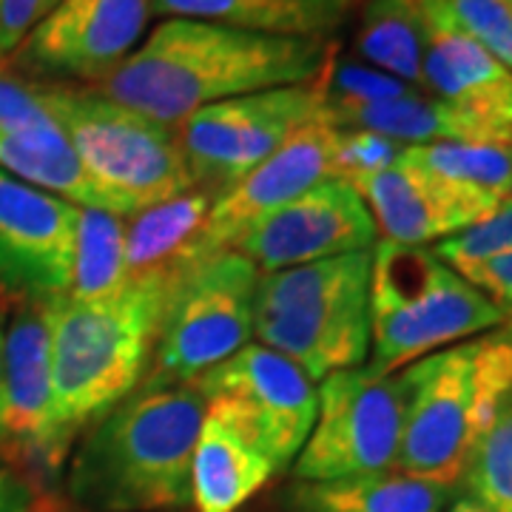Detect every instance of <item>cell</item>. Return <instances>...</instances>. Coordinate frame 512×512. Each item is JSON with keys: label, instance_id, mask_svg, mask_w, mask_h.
I'll list each match as a JSON object with an SVG mask.
<instances>
[{"label": "cell", "instance_id": "1", "mask_svg": "<svg viewBox=\"0 0 512 512\" xmlns=\"http://www.w3.org/2000/svg\"><path fill=\"white\" fill-rule=\"evenodd\" d=\"M333 57V37L265 35L208 20L163 18L97 92L177 126L222 100L319 83Z\"/></svg>", "mask_w": 512, "mask_h": 512}, {"label": "cell", "instance_id": "2", "mask_svg": "<svg viewBox=\"0 0 512 512\" xmlns=\"http://www.w3.org/2000/svg\"><path fill=\"white\" fill-rule=\"evenodd\" d=\"M205 402L191 382L140 384L94 421L69 453L77 512H185Z\"/></svg>", "mask_w": 512, "mask_h": 512}, {"label": "cell", "instance_id": "3", "mask_svg": "<svg viewBox=\"0 0 512 512\" xmlns=\"http://www.w3.org/2000/svg\"><path fill=\"white\" fill-rule=\"evenodd\" d=\"M168 299L157 285H126L103 299L49 302L55 424L69 453L80 433L143 384Z\"/></svg>", "mask_w": 512, "mask_h": 512}, {"label": "cell", "instance_id": "4", "mask_svg": "<svg viewBox=\"0 0 512 512\" xmlns=\"http://www.w3.org/2000/svg\"><path fill=\"white\" fill-rule=\"evenodd\" d=\"M404 390L396 467L458 490L478 439L512 387V319L399 370Z\"/></svg>", "mask_w": 512, "mask_h": 512}, {"label": "cell", "instance_id": "5", "mask_svg": "<svg viewBox=\"0 0 512 512\" xmlns=\"http://www.w3.org/2000/svg\"><path fill=\"white\" fill-rule=\"evenodd\" d=\"M507 313L427 245L379 239L370 265L367 367L393 376L436 350L501 328Z\"/></svg>", "mask_w": 512, "mask_h": 512}, {"label": "cell", "instance_id": "6", "mask_svg": "<svg viewBox=\"0 0 512 512\" xmlns=\"http://www.w3.org/2000/svg\"><path fill=\"white\" fill-rule=\"evenodd\" d=\"M373 251L319 259L259 276L254 336L313 384L367 365Z\"/></svg>", "mask_w": 512, "mask_h": 512}, {"label": "cell", "instance_id": "7", "mask_svg": "<svg viewBox=\"0 0 512 512\" xmlns=\"http://www.w3.org/2000/svg\"><path fill=\"white\" fill-rule=\"evenodd\" d=\"M40 94L117 217L128 220L200 188L174 126L126 109L97 89L40 83Z\"/></svg>", "mask_w": 512, "mask_h": 512}, {"label": "cell", "instance_id": "8", "mask_svg": "<svg viewBox=\"0 0 512 512\" xmlns=\"http://www.w3.org/2000/svg\"><path fill=\"white\" fill-rule=\"evenodd\" d=\"M259 271L237 251L214 256L171 293L143 384L194 382L254 339Z\"/></svg>", "mask_w": 512, "mask_h": 512}, {"label": "cell", "instance_id": "9", "mask_svg": "<svg viewBox=\"0 0 512 512\" xmlns=\"http://www.w3.org/2000/svg\"><path fill=\"white\" fill-rule=\"evenodd\" d=\"M205 413L274 464L291 467L316 421V384L271 348L251 342L194 379Z\"/></svg>", "mask_w": 512, "mask_h": 512}, {"label": "cell", "instance_id": "10", "mask_svg": "<svg viewBox=\"0 0 512 512\" xmlns=\"http://www.w3.org/2000/svg\"><path fill=\"white\" fill-rule=\"evenodd\" d=\"M404 390L399 373L370 367L330 373L316 387V421L291 464L293 481H333L396 467Z\"/></svg>", "mask_w": 512, "mask_h": 512}, {"label": "cell", "instance_id": "11", "mask_svg": "<svg viewBox=\"0 0 512 512\" xmlns=\"http://www.w3.org/2000/svg\"><path fill=\"white\" fill-rule=\"evenodd\" d=\"M322 120H328L325 92L322 83H311L222 100L194 111L174 131L197 185L217 197L265 163L299 128Z\"/></svg>", "mask_w": 512, "mask_h": 512}, {"label": "cell", "instance_id": "12", "mask_svg": "<svg viewBox=\"0 0 512 512\" xmlns=\"http://www.w3.org/2000/svg\"><path fill=\"white\" fill-rule=\"evenodd\" d=\"M151 18L148 0H57L0 66L32 83L97 89L137 52Z\"/></svg>", "mask_w": 512, "mask_h": 512}, {"label": "cell", "instance_id": "13", "mask_svg": "<svg viewBox=\"0 0 512 512\" xmlns=\"http://www.w3.org/2000/svg\"><path fill=\"white\" fill-rule=\"evenodd\" d=\"M0 450L9 464L57 473L69 450L57 436L49 302H20L3 330Z\"/></svg>", "mask_w": 512, "mask_h": 512}, {"label": "cell", "instance_id": "14", "mask_svg": "<svg viewBox=\"0 0 512 512\" xmlns=\"http://www.w3.org/2000/svg\"><path fill=\"white\" fill-rule=\"evenodd\" d=\"M376 242L379 231L362 194L345 180L328 177L256 222L234 251L259 274H274L319 259L373 251Z\"/></svg>", "mask_w": 512, "mask_h": 512}, {"label": "cell", "instance_id": "15", "mask_svg": "<svg viewBox=\"0 0 512 512\" xmlns=\"http://www.w3.org/2000/svg\"><path fill=\"white\" fill-rule=\"evenodd\" d=\"M80 208L0 168V288L23 302L69 293Z\"/></svg>", "mask_w": 512, "mask_h": 512}, {"label": "cell", "instance_id": "16", "mask_svg": "<svg viewBox=\"0 0 512 512\" xmlns=\"http://www.w3.org/2000/svg\"><path fill=\"white\" fill-rule=\"evenodd\" d=\"M333 140L336 126L322 120L299 128L285 146H279L239 183L214 197L205 225V245L211 256L228 254L256 222L305 194L316 183L333 177Z\"/></svg>", "mask_w": 512, "mask_h": 512}, {"label": "cell", "instance_id": "17", "mask_svg": "<svg viewBox=\"0 0 512 512\" xmlns=\"http://www.w3.org/2000/svg\"><path fill=\"white\" fill-rule=\"evenodd\" d=\"M214 194L194 188L126 220L128 285H157L168 296L214 256L205 245Z\"/></svg>", "mask_w": 512, "mask_h": 512}, {"label": "cell", "instance_id": "18", "mask_svg": "<svg viewBox=\"0 0 512 512\" xmlns=\"http://www.w3.org/2000/svg\"><path fill=\"white\" fill-rule=\"evenodd\" d=\"M421 89L473 114L512 143V72L476 40L427 23Z\"/></svg>", "mask_w": 512, "mask_h": 512}, {"label": "cell", "instance_id": "19", "mask_svg": "<svg viewBox=\"0 0 512 512\" xmlns=\"http://www.w3.org/2000/svg\"><path fill=\"white\" fill-rule=\"evenodd\" d=\"M362 194L376 231L396 245L441 242L476 225L473 214L461 208L433 177L402 157L390 168L353 180Z\"/></svg>", "mask_w": 512, "mask_h": 512}, {"label": "cell", "instance_id": "20", "mask_svg": "<svg viewBox=\"0 0 512 512\" xmlns=\"http://www.w3.org/2000/svg\"><path fill=\"white\" fill-rule=\"evenodd\" d=\"M328 103V100H325ZM328 120L339 128H365L402 146L427 143H501L487 123L421 89L376 103H328Z\"/></svg>", "mask_w": 512, "mask_h": 512}, {"label": "cell", "instance_id": "21", "mask_svg": "<svg viewBox=\"0 0 512 512\" xmlns=\"http://www.w3.org/2000/svg\"><path fill=\"white\" fill-rule=\"evenodd\" d=\"M362 0H148L154 18H191L265 35L333 37Z\"/></svg>", "mask_w": 512, "mask_h": 512}, {"label": "cell", "instance_id": "22", "mask_svg": "<svg viewBox=\"0 0 512 512\" xmlns=\"http://www.w3.org/2000/svg\"><path fill=\"white\" fill-rule=\"evenodd\" d=\"M274 473V464L259 450L205 413L191 456V510L237 512Z\"/></svg>", "mask_w": 512, "mask_h": 512}, {"label": "cell", "instance_id": "23", "mask_svg": "<svg viewBox=\"0 0 512 512\" xmlns=\"http://www.w3.org/2000/svg\"><path fill=\"white\" fill-rule=\"evenodd\" d=\"M450 487L399 470L333 481H293L285 490L288 512H444L453 501Z\"/></svg>", "mask_w": 512, "mask_h": 512}, {"label": "cell", "instance_id": "24", "mask_svg": "<svg viewBox=\"0 0 512 512\" xmlns=\"http://www.w3.org/2000/svg\"><path fill=\"white\" fill-rule=\"evenodd\" d=\"M404 160L481 222L512 197V146L501 143H427L407 146Z\"/></svg>", "mask_w": 512, "mask_h": 512}, {"label": "cell", "instance_id": "25", "mask_svg": "<svg viewBox=\"0 0 512 512\" xmlns=\"http://www.w3.org/2000/svg\"><path fill=\"white\" fill-rule=\"evenodd\" d=\"M427 23L416 0H362L356 55L367 66L421 89Z\"/></svg>", "mask_w": 512, "mask_h": 512}, {"label": "cell", "instance_id": "26", "mask_svg": "<svg viewBox=\"0 0 512 512\" xmlns=\"http://www.w3.org/2000/svg\"><path fill=\"white\" fill-rule=\"evenodd\" d=\"M0 168L23 183L72 202L77 208L111 211V202L86 174L66 134L49 137H15L0 131Z\"/></svg>", "mask_w": 512, "mask_h": 512}, {"label": "cell", "instance_id": "27", "mask_svg": "<svg viewBox=\"0 0 512 512\" xmlns=\"http://www.w3.org/2000/svg\"><path fill=\"white\" fill-rule=\"evenodd\" d=\"M126 285V217L80 208L66 296L89 302L123 291Z\"/></svg>", "mask_w": 512, "mask_h": 512}, {"label": "cell", "instance_id": "28", "mask_svg": "<svg viewBox=\"0 0 512 512\" xmlns=\"http://www.w3.org/2000/svg\"><path fill=\"white\" fill-rule=\"evenodd\" d=\"M461 484L484 510L512 512V387L478 439Z\"/></svg>", "mask_w": 512, "mask_h": 512}, {"label": "cell", "instance_id": "29", "mask_svg": "<svg viewBox=\"0 0 512 512\" xmlns=\"http://www.w3.org/2000/svg\"><path fill=\"white\" fill-rule=\"evenodd\" d=\"M433 26L476 40L512 72V0H416Z\"/></svg>", "mask_w": 512, "mask_h": 512}, {"label": "cell", "instance_id": "30", "mask_svg": "<svg viewBox=\"0 0 512 512\" xmlns=\"http://www.w3.org/2000/svg\"><path fill=\"white\" fill-rule=\"evenodd\" d=\"M0 131L15 137L63 134L43 103L40 83L18 77L3 66H0Z\"/></svg>", "mask_w": 512, "mask_h": 512}, {"label": "cell", "instance_id": "31", "mask_svg": "<svg viewBox=\"0 0 512 512\" xmlns=\"http://www.w3.org/2000/svg\"><path fill=\"white\" fill-rule=\"evenodd\" d=\"M407 146L382 137L376 131H365V128H339L336 126V140H333V163H330V174L353 183L359 177L384 171L402 157Z\"/></svg>", "mask_w": 512, "mask_h": 512}, {"label": "cell", "instance_id": "32", "mask_svg": "<svg viewBox=\"0 0 512 512\" xmlns=\"http://www.w3.org/2000/svg\"><path fill=\"white\" fill-rule=\"evenodd\" d=\"M322 92L328 103H376L413 92L416 86H407L402 80L379 72L367 63L356 60H339L333 57L328 72L322 74Z\"/></svg>", "mask_w": 512, "mask_h": 512}, {"label": "cell", "instance_id": "33", "mask_svg": "<svg viewBox=\"0 0 512 512\" xmlns=\"http://www.w3.org/2000/svg\"><path fill=\"white\" fill-rule=\"evenodd\" d=\"M433 251L447 265L512 254V197L501 202L490 217L470 225L467 231H461L450 239H441Z\"/></svg>", "mask_w": 512, "mask_h": 512}, {"label": "cell", "instance_id": "34", "mask_svg": "<svg viewBox=\"0 0 512 512\" xmlns=\"http://www.w3.org/2000/svg\"><path fill=\"white\" fill-rule=\"evenodd\" d=\"M57 6V0H0V63L20 49L35 26Z\"/></svg>", "mask_w": 512, "mask_h": 512}, {"label": "cell", "instance_id": "35", "mask_svg": "<svg viewBox=\"0 0 512 512\" xmlns=\"http://www.w3.org/2000/svg\"><path fill=\"white\" fill-rule=\"evenodd\" d=\"M453 268L470 285H476L495 308L507 313V319H512V254L476 259V262H458Z\"/></svg>", "mask_w": 512, "mask_h": 512}, {"label": "cell", "instance_id": "36", "mask_svg": "<svg viewBox=\"0 0 512 512\" xmlns=\"http://www.w3.org/2000/svg\"><path fill=\"white\" fill-rule=\"evenodd\" d=\"M43 495L6 458L0 461V512H37Z\"/></svg>", "mask_w": 512, "mask_h": 512}, {"label": "cell", "instance_id": "37", "mask_svg": "<svg viewBox=\"0 0 512 512\" xmlns=\"http://www.w3.org/2000/svg\"><path fill=\"white\" fill-rule=\"evenodd\" d=\"M444 512H490V510H484L476 498H470V495L464 493V495H456V498L447 504V510Z\"/></svg>", "mask_w": 512, "mask_h": 512}, {"label": "cell", "instance_id": "38", "mask_svg": "<svg viewBox=\"0 0 512 512\" xmlns=\"http://www.w3.org/2000/svg\"><path fill=\"white\" fill-rule=\"evenodd\" d=\"M3 330H6V325L0 316V407H3Z\"/></svg>", "mask_w": 512, "mask_h": 512}, {"label": "cell", "instance_id": "39", "mask_svg": "<svg viewBox=\"0 0 512 512\" xmlns=\"http://www.w3.org/2000/svg\"><path fill=\"white\" fill-rule=\"evenodd\" d=\"M37 512H63V507H60L57 501H52V498H46V495H43V501H40Z\"/></svg>", "mask_w": 512, "mask_h": 512}, {"label": "cell", "instance_id": "40", "mask_svg": "<svg viewBox=\"0 0 512 512\" xmlns=\"http://www.w3.org/2000/svg\"><path fill=\"white\" fill-rule=\"evenodd\" d=\"M74 512H77V510H74ZM185 512H188V510H185Z\"/></svg>", "mask_w": 512, "mask_h": 512}]
</instances>
